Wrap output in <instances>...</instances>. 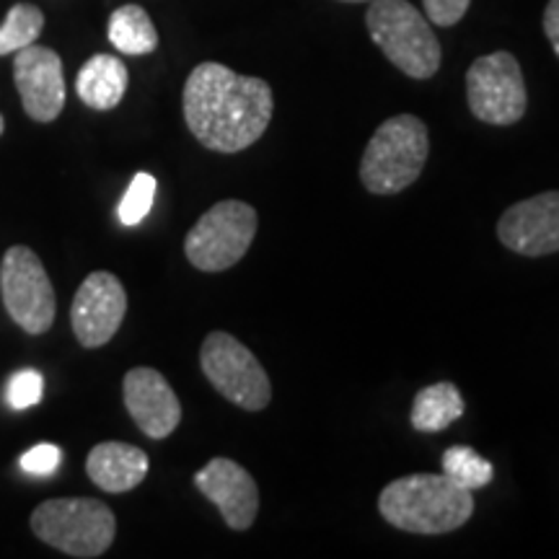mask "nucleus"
Instances as JSON below:
<instances>
[{"label": "nucleus", "mask_w": 559, "mask_h": 559, "mask_svg": "<svg viewBox=\"0 0 559 559\" xmlns=\"http://www.w3.org/2000/svg\"><path fill=\"white\" fill-rule=\"evenodd\" d=\"M130 73L124 62L115 55H94L83 62L75 79L79 99L94 111H109L124 99L128 94Z\"/></svg>", "instance_id": "dca6fc26"}, {"label": "nucleus", "mask_w": 559, "mask_h": 559, "mask_svg": "<svg viewBox=\"0 0 559 559\" xmlns=\"http://www.w3.org/2000/svg\"><path fill=\"white\" fill-rule=\"evenodd\" d=\"M498 239L523 257L559 251V192H542L510 205L498 221Z\"/></svg>", "instance_id": "f8f14e48"}, {"label": "nucleus", "mask_w": 559, "mask_h": 559, "mask_svg": "<svg viewBox=\"0 0 559 559\" xmlns=\"http://www.w3.org/2000/svg\"><path fill=\"white\" fill-rule=\"evenodd\" d=\"M3 130H5V120H3V115H0V135H3Z\"/></svg>", "instance_id": "bb28decb"}, {"label": "nucleus", "mask_w": 559, "mask_h": 559, "mask_svg": "<svg viewBox=\"0 0 559 559\" xmlns=\"http://www.w3.org/2000/svg\"><path fill=\"white\" fill-rule=\"evenodd\" d=\"M124 407L140 432L153 440L169 438L181 423V404L171 383L156 368H132L122 381Z\"/></svg>", "instance_id": "4468645a"}, {"label": "nucleus", "mask_w": 559, "mask_h": 559, "mask_svg": "<svg viewBox=\"0 0 559 559\" xmlns=\"http://www.w3.org/2000/svg\"><path fill=\"white\" fill-rule=\"evenodd\" d=\"M430 138L415 115L389 117L368 140L360 160V181L370 194H400L415 185L428 164Z\"/></svg>", "instance_id": "7ed1b4c3"}, {"label": "nucleus", "mask_w": 559, "mask_h": 559, "mask_svg": "<svg viewBox=\"0 0 559 559\" xmlns=\"http://www.w3.org/2000/svg\"><path fill=\"white\" fill-rule=\"evenodd\" d=\"M366 24L376 47L404 75L428 81L438 73L443 60L440 41L430 29L428 16H423L409 0H370Z\"/></svg>", "instance_id": "20e7f679"}, {"label": "nucleus", "mask_w": 559, "mask_h": 559, "mask_svg": "<svg viewBox=\"0 0 559 559\" xmlns=\"http://www.w3.org/2000/svg\"><path fill=\"white\" fill-rule=\"evenodd\" d=\"M440 472L464 489H481L495 477L492 464L487 459H481L469 445H451L443 453V469Z\"/></svg>", "instance_id": "aec40b11"}, {"label": "nucleus", "mask_w": 559, "mask_h": 559, "mask_svg": "<svg viewBox=\"0 0 559 559\" xmlns=\"http://www.w3.org/2000/svg\"><path fill=\"white\" fill-rule=\"evenodd\" d=\"M257 210L249 202L223 200L194 223L185 239V254L192 267L223 272L239 264L257 236Z\"/></svg>", "instance_id": "423d86ee"}, {"label": "nucleus", "mask_w": 559, "mask_h": 559, "mask_svg": "<svg viewBox=\"0 0 559 559\" xmlns=\"http://www.w3.org/2000/svg\"><path fill=\"white\" fill-rule=\"evenodd\" d=\"M148 453L138 449V445L120 443V440H107V443L94 445L86 459L88 479L111 495L135 489L140 481L148 477Z\"/></svg>", "instance_id": "2eb2a0df"}, {"label": "nucleus", "mask_w": 559, "mask_h": 559, "mask_svg": "<svg viewBox=\"0 0 559 559\" xmlns=\"http://www.w3.org/2000/svg\"><path fill=\"white\" fill-rule=\"evenodd\" d=\"M379 510L394 528L438 536L451 534L472 519L474 498L472 489L459 487L443 472L409 474L383 487Z\"/></svg>", "instance_id": "f03ea898"}, {"label": "nucleus", "mask_w": 559, "mask_h": 559, "mask_svg": "<svg viewBox=\"0 0 559 559\" xmlns=\"http://www.w3.org/2000/svg\"><path fill=\"white\" fill-rule=\"evenodd\" d=\"M62 461V451L55 443H37L19 459L21 472L32 477H52Z\"/></svg>", "instance_id": "5701e85b"}, {"label": "nucleus", "mask_w": 559, "mask_h": 559, "mask_svg": "<svg viewBox=\"0 0 559 559\" xmlns=\"http://www.w3.org/2000/svg\"><path fill=\"white\" fill-rule=\"evenodd\" d=\"M464 396L456 383L440 381L432 386L417 391L415 404H412V428L419 432H440L449 430L456 419L464 417Z\"/></svg>", "instance_id": "f3484780"}, {"label": "nucleus", "mask_w": 559, "mask_h": 559, "mask_svg": "<svg viewBox=\"0 0 559 559\" xmlns=\"http://www.w3.org/2000/svg\"><path fill=\"white\" fill-rule=\"evenodd\" d=\"M32 531L39 542L62 555L94 559L115 542L117 519L102 500L58 498L34 508Z\"/></svg>", "instance_id": "39448f33"}, {"label": "nucleus", "mask_w": 559, "mask_h": 559, "mask_svg": "<svg viewBox=\"0 0 559 559\" xmlns=\"http://www.w3.org/2000/svg\"><path fill=\"white\" fill-rule=\"evenodd\" d=\"M425 16L436 26H456L469 11L472 0H423Z\"/></svg>", "instance_id": "b1692460"}, {"label": "nucleus", "mask_w": 559, "mask_h": 559, "mask_svg": "<svg viewBox=\"0 0 559 559\" xmlns=\"http://www.w3.org/2000/svg\"><path fill=\"white\" fill-rule=\"evenodd\" d=\"M41 396H45V379L34 368H24L19 373H13L9 386H5V400H9L11 409L16 412L39 404Z\"/></svg>", "instance_id": "4be33fe9"}, {"label": "nucleus", "mask_w": 559, "mask_h": 559, "mask_svg": "<svg viewBox=\"0 0 559 559\" xmlns=\"http://www.w3.org/2000/svg\"><path fill=\"white\" fill-rule=\"evenodd\" d=\"M0 296L9 317L32 337L50 332L58 300L45 264L29 247H11L0 264Z\"/></svg>", "instance_id": "6e6552de"}, {"label": "nucleus", "mask_w": 559, "mask_h": 559, "mask_svg": "<svg viewBox=\"0 0 559 559\" xmlns=\"http://www.w3.org/2000/svg\"><path fill=\"white\" fill-rule=\"evenodd\" d=\"M128 313V293L111 272H91L75 290L70 306V324L75 340L86 349L104 347L120 332Z\"/></svg>", "instance_id": "9d476101"}, {"label": "nucleus", "mask_w": 559, "mask_h": 559, "mask_svg": "<svg viewBox=\"0 0 559 559\" xmlns=\"http://www.w3.org/2000/svg\"><path fill=\"white\" fill-rule=\"evenodd\" d=\"M194 487L221 510L228 528L247 531L260 513V489L251 474L230 459H213L194 474Z\"/></svg>", "instance_id": "ddd939ff"}, {"label": "nucleus", "mask_w": 559, "mask_h": 559, "mask_svg": "<svg viewBox=\"0 0 559 559\" xmlns=\"http://www.w3.org/2000/svg\"><path fill=\"white\" fill-rule=\"evenodd\" d=\"M340 3H370V0H340Z\"/></svg>", "instance_id": "a878e982"}, {"label": "nucleus", "mask_w": 559, "mask_h": 559, "mask_svg": "<svg viewBox=\"0 0 559 559\" xmlns=\"http://www.w3.org/2000/svg\"><path fill=\"white\" fill-rule=\"evenodd\" d=\"M200 368L223 400L236 407L262 412L272 400L267 370L234 334L210 332L200 347Z\"/></svg>", "instance_id": "0eeeda50"}, {"label": "nucleus", "mask_w": 559, "mask_h": 559, "mask_svg": "<svg viewBox=\"0 0 559 559\" xmlns=\"http://www.w3.org/2000/svg\"><path fill=\"white\" fill-rule=\"evenodd\" d=\"M544 34L555 47V55L559 58V0H549L547 11H544Z\"/></svg>", "instance_id": "393cba45"}, {"label": "nucleus", "mask_w": 559, "mask_h": 559, "mask_svg": "<svg viewBox=\"0 0 559 559\" xmlns=\"http://www.w3.org/2000/svg\"><path fill=\"white\" fill-rule=\"evenodd\" d=\"M466 99L479 122L498 128L521 122L528 107V94L515 55L500 50L474 60L466 73Z\"/></svg>", "instance_id": "1a4fd4ad"}, {"label": "nucleus", "mask_w": 559, "mask_h": 559, "mask_svg": "<svg viewBox=\"0 0 559 559\" xmlns=\"http://www.w3.org/2000/svg\"><path fill=\"white\" fill-rule=\"evenodd\" d=\"M13 81H16L21 104L34 122H55L66 107V73L60 55L50 47H24L13 58Z\"/></svg>", "instance_id": "9b49d317"}, {"label": "nucleus", "mask_w": 559, "mask_h": 559, "mask_svg": "<svg viewBox=\"0 0 559 559\" xmlns=\"http://www.w3.org/2000/svg\"><path fill=\"white\" fill-rule=\"evenodd\" d=\"M153 198H156V177L148 171L135 174L128 192H124L120 207H117L122 226H138V223H143V218L153 207Z\"/></svg>", "instance_id": "412c9836"}, {"label": "nucleus", "mask_w": 559, "mask_h": 559, "mask_svg": "<svg viewBox=\"0 0 559 559\" xmlns=\"http://www.w3.org/2000/svg\"><path fill=\"white\" fill-rule=\"evenodd\" d=\"M181 107L200 145L215 153H239L270 128L275 99L267 81L239 75L221 62H200L185 83Z\"/></svg>", "instance_id": "f257e3e1"}, {"label": "nucleus", "mask_w": 559, "mask_h": 559, "mask_svg": "<svg viewBox=\"0 0 559 559\" xmlns=\"http://www.w3.org/2000/svg\"><path fill=\"white\" fill-rule=\"evenodd\" d=\"M107 34L111 47L124 55H151L158 47L156 26H153L143 5L135 3L120 5V9L111 13Z\"/></svg>", "instance_id": "a211bd4d"}, {"label": "nucleus", "mask_w": 559, "mask_h": 559, "mask_svg": "<svg viewBox=\"0 0 559 559\" xmlns=\"http://www.w3.org/2000/svg\"><path fill=\"white\" fill-rule=\"evenodd\" d=\"M45 29V13L34 3L11 5L9 16L0 26V58L3 55H16L24 47L34 45Z\"/></svg>", "instance_id": "6ab92c4d"}]
</instances>
